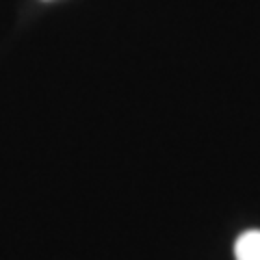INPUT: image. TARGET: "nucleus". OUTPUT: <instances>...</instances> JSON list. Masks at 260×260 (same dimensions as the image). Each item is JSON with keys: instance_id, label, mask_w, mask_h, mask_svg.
Returning a JSON list of instances; mask_svg holds the SVG:
<instances>
[{"instance_id": "1", "label": "nucleus", "mask_w": 260, "mask_h": 260, "mask_svg": "<svg viewBox=\"0 0 260 260\" xmlns=\"http://www.w3.org/2000/svg\"><path fill=\"white\" fill-rule=\"evenodd\" d=\"M237 260H260V230H249L241 234L234 245Z\"/></svg>"}]
</instances>
